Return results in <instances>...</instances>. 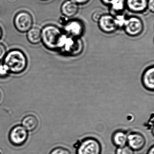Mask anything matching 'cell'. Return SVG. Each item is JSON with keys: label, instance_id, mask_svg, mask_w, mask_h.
<instances>
[{"label": "cell", "instance_id": "d6986e66", "mask_svg": "<svg viewBox=\"0 0 154 154\" xmlns=\"http://www.w3.org/2000/svg\"><path fill=\"white\" fill-rule=\"evenodd\" d=\"M134 152L128 145L117 147L115 154H134Z\"/></svg>", "mask_w": 154, "mask_h": 154}, {"label": "cell", "instance_id": "4fadbf2b", "mask_svg": "<svg viewBox=\"0 0 154 154\" xmlns=\"http://www.w3.org/2000/svg\"><path fill=\"white\" fill-rule=\"evenodd\" d=\"M79 10V5L70 0H66L61 5L62 15L68 19L74 17L78 13Z\"/></svg>", "mask_w": 154, "mask_h": 154}, {"label": "cell", "instance_id": "8fae6325", "mask_svg": "<svg viewBox=\"0 0 154 154\" xmlns=\"http://www.w3.org/2000/svg\"><path fill=\"white\" fill-rule=\"evenodd\" d=\"M141 82L143 87L149 91L154 90V66L152 65L147 67L143 72Z\"/></svg>", "mask_w": 154, "mask_h": 154}, {"label": "cell", "instance_id": "44dd1931", "mask_svg": "<svg viewBox=\"0 0 154 154\" xmlns=\"http://www.w3.org/2000/svg\"><path fill=\"white\" fill-rule=\"evenodd\" d=\"M10 72L8 68L3 63L0 64V78H6L8 76Z\"/></svg>", "mask_w": 154, "mask_h": 154}, {"label": "cell", "instance_id": "7c38bea8", "mask_svg": "<svg viewBox=\"0 0 154 154\" xmlns=\"http://www.w3.org/2000/svg\"><path fill=\"white\" fill-rule=\"evenodd\" d=\"M148 0H125L126 9L135 14H142L147 10Z\"/></svg>", "mask_w": 154, "mask_h": 154}, {"label": "cell", "instance_id": "4316f807", "mask_svg": "<svg viewBox=\"0 0 154 154\" xmlns=\"http://www.w3.org/2000/svg\"><path fill=\"white\" fill-rule=\"evenodd\" d=\"M113 0H100V1L103 4V5H106V6H109L110 3H111L112 2Z\"/></svg>", "mask_w": 154, "mask_h": 154}, {"label": "cell", "instance_id": "cb8c5ba5", "mask_svg": "<svg viewBox=\"0 0 154 154\" xmlns=\"http://www.w3.org/2000/svg\"><path fill=\"white\" fill-rule=\"evenodd\" d=\"M147 10L149 11L151 13L154 12V0H148Z\"/></svg>", "mask_w": 154, "mask_h": 154}, {"label": "cell", "instance_id": "6da1fadb", "mask_svg": "<svg viewBox=\"0 0 154 154\" xmlns=\"http://www.w3.org/2000/svg\"><path fill=\"white\" fill-rule=\"evenodd\" d=\"M67 37L63 29L54 25H46L41 29V42L50 51L60 52Z\"/></svg>", "mask_w": 154, "mask_h": 154}, {"label": "cell", "instance_id": "5b68a950", "mask_svg": "<svg viewBox=\"0 0 154 154\" xmlns=\"http://www.w3.org/2000/svg\"><path fill=\"white\" fill-rule=\"evenodd\" d=\"M126 35L131 37L140 35L144 29V25L142 20L136 16L128 17L123 27Z\"/></svg>", "mask_w": 154, "mask_h": 154}, {"label": "cell", "instance_id": "e0dca14e", "mask_svg": "<svg viewBox=\"0 0 154 154\" xmlns=\"http://www.w3.org/2000/svg\"><path fill=\"white\" fill-rule=\"evenodd\" d=\"M38 120L37 118L33 115H29L23 118L21 122L22 126L28 131L35 130L38 126Z\"/></svg>", "mask_w": 154, "mask_h": 154}, {"label": "cell", "instance_id": "7402d4cb", "mask_svg": "<svg viewBox=\"0 0 154 154\" xmlns=\"http://www.w3.org/2000/svg\"><path fill=\"white\" fill-rule=\"evenodd\" d=\"M7 53V48L5 45L0 43V61H3Z\"/></svg>", "mask_w": 154, "mask_h": 154}, {"label": "cell", "instance_id": "8992f818", "mask_svg": "<svg viewBox=\"0 0 154 154\" xmlns=\"http://www.w3.org/2000/svg\"><path fill=\"white\" fill-rule=\"evenodd\" d=\"M14 26L20 33H27L33 27L34 20L32 15L26 11H21L14 17Z\"/></svg>", "mask_w": 154, "mask_h": 154}, {"label": "cell", "instance_id": "83f0119b", "mask_svg": "<svg viewBox=\"0 0 154 154\" xmlns=\"http://www.w3.org/2000/svg\"><path fill=\"white\" fill-rule=\"evenodd\" d=\"M147 154H154V146L152 145L148 150Z\"/></svg>", "mask_w": 154, "mask_h": 154}, {"label": "cell", "instance_id": "ba28073f", "mask_svg": "<svg viewBox=\"0 0 154 154\" xmlns=\"http://www.w3.org/2000/svg\"><path fill=\"white\" fill-rule=\"evenodd\" d=\"M9 138L13 146H21L27 140L28 131L22 125H17L11 129L9 135Z\"/></svg>", "mask_w": 154, "mask_h": 154}, {"label": "cell", "instance_id": "277c9868", "mask_svg": "<svg viewBox=\"0 0 154 154\" xmlns=\"http://www.w3.org/2000/svg\"><path fill=\"white\" fill-rule=\"evenodd\" d=\"M100 142L95 138L87 137L82 140L76 148V154H101Z\"/></svg>", "mask_w": 154, "mask_h": 154}, {"label": "cell", "instance_id": "4dcf8cb0", "mask_svg": "<svg viewBox=\"0 0 154 154\" xmlns=\"http://www.w3.org/2000/svg\"><path fill=\"white\" fill-rule=\"evenodd\" d=\"M40 1H47L48 0H40Z\"/></svg>", "mask_w": 154, "mask_h": 154}, {"label": "cell", "instance_id": "ffe728a7", "mask_svg": "<svg viewBox=\"0 0 154 154\" xmlns=\"http://www.w3.org/2000/svg\"><path fill=\"white\" fill-rule=\"evenodd\" d=\"M49 154H71L68 149L63 147H57L51 150Z\"/></svg>", "mask_w": 154, "mask_h": 154}, {"label": "cell", "instance_id": "3957f363", "mask_svg": "<svg viewBox=\"0 0 154 154\" xmlns=\"http://www.w3.org/2000/svg\"><path fill=\"white\" fill-rule=\"evenodd\" d=\"M84 44L81 38H73L67 36V38L60 52L65 55L76 57L82 53Z\"/></svg>", "mask_w": 154, "mask_h": 154}, {"label": "cell", "instance_id": "d4e9b609", "mask_svg": "<svg viewBox=\"0 0 154 154\" xmlns=\"http://www.w3.org/2000/svg\"><path fill=\"white\" fill-rule=\"evenodd\" d=\"M78 5H83L88 3L90 0H70Z\"/></svg>", "mask_w": 154, "mask_h": 154}, {"label": "cell", "instance_id": "30bf717a", "mask_svg": "<svg viewBox=\"0 0 154 154\" xmlns=\"http://www.w3.org/2000/svg\"><path fill=\"white\" fill-rule=\"evenodd\" d=\"M146 143L145 136L138 131H132L128 134L127 145L134 151H140Z\"/></svg>", "mask_w": 154, "mask_h": 154}, {"label": "cell", "instance_id": "9a60e30c", "mask_svg": "<svg viewBox=\"0 0 154 154\" xmlns=\"http://www.w3.org/2000/svg\"><path fill=\"white\" fill-rule=\"evenodd\" d=\"M109 7L110 14L113 17L123 14L126 9L125 0H113Z\"/></svg>", "mask_w": 154, "mask_h": 154}, {"label": "cell", "instance_id": "2e32d148", "mask_svg": "<svg viewBox=\"0 0 154 154\" xmlns=\"http://www.w3.org/2000/svg\"><path fill=\"white\" fill-rule=\"evenodd\" d=\"M28 41L32 45H37L41 42V29L38 27H32L27 32Z\"/></svg>", "mask_w": 154, "mask_h": 154}, {"label": "cell", "instance_id": "f1b7e54d", "mask_svg": "<svg viewBox=\"0 0 154 154\" xmlns=\"http://www.w3.org/2000/svg\"><path fill=\"white\" fill-rule=\"evenodd\" d=\"M3 35V31H2V29L0 27V40L2 38V37Z\"/></svg>", "mask_w": 154, "mask_h": 154}, {"label": "cell", "instance_id": "9c48e42d", "mask_svg": "<svg viewBox=\"0 0 154 154\" xmlns=\"http://www.w3.org/2000/svg\"><path fill=\"white\" fill-rule=\"evenodd\" d=\"M100 30L106 34H112L119 30L114 17L110 14L102 15L98 22Z\"/></svg>", "mask_w": 154, "mask_h": 154}, {"label": "cell", "instance_id": "484cf974", "mask_svg": "<svg viewBox=\"0 0 154 154\" xmlns=\"http://www.w3.org/2000/svg\"><path fill=\"white\" fill-rule=\"evenodd\" d=\"M68 20H69V19L64 17L62 15V17H61L59 18V23H60V24H61L62 26H63V25L68 21Z\"/></svg>", "mask_w": 154, "mask_h": 154}, {"label": "cell", "instance_id": "603a6c76", "mask_svg": "<svg viewBox=\"0 0 154 154\" xmlns=\"http://www.w3.org/2000/svg\"><path fill=\"white\" fill-rule=\"evenodd\" d=\"M102 15V14H101L100 12L96 11V12H94V13L92 14V20L94 22L98 23L100 18L101 17Z\"/></svg>", "mask_w": 154, "mask_h": 154}, {"label": "cell", "instance_id": "ac0fdd59", "mask_svg": "<svg viewBox=\"0 0 154 154\" xmlns=\"http://www.w3.org/2000/svg\"><path fill=\"white\" fill-rule=\"evenodd\" d=\"M114 17L119 29L123 28L125 22L128 18V17L126 14L123 13V14L117 15Z\"/></svg>", "mask_w": 154, "mask_h": 154}, {"label": "cell", "instance_id": "f546056e", "mask_svg": "<svg viewBox=\"0 0 154 154\" xmlns=\"http://www.w3.org/2000/svg\"><path fill=\"white\" fill-rule=\"evenodd\" d=\"M1 98H2L1 93V92H0V100H1Z\"/></svg>", "mask_w": 154, "mask_h": 154}, {"label": "cell", "instance_id": "5bb4252c", "mask_svg": "<svg viewBox=\"0 0 154 154\" xmlns=\"http://www.w3.org/2000/svg\"><path fill=\"white\" fill-rule=\"evenodd\" d=\"M128 133L122 130L115 131L112 135V144L117 147L123 146L127 145Z\"/></svg>", "mask_w": 154, "mask_h": 154}, {"label": "cell", "instance_id": "52a82bcc", "mask_svg": "<svg viewBox=\"0 0 154 154\" xmlns=\"http://www.w3.org/2000/svg\"><path fill=\"white\" fill-rule=\"evenodd\" d=\"M63 30L68 36L82 38L85 31V26L81 20L78 19H69L63 26Z\"/></svg>", "mask_w": 154, "mask_h": 154}, {"label": "cell", "instance_id": "7a4b0ae2", "mask_svg": "<svg viewBox=\"0 0 154 154\" xmlns=\"http://www.w3.org/2000/svg\"><path fill=\"white\" fill-rule=\"evenodd\" d=\"M3 61L10 73L14 74L23 72L27 67V58L24 52L18 49H12L7 52Z\"/></svg>", "mask_w": 154, "mask_h": 154}]
</instances>
